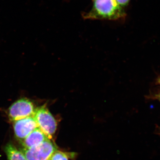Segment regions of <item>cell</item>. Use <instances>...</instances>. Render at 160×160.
I'll list each match as a JSON object with an SVG mask.
<instances>
[{
    "label": "cell",
    "mask_w": 160,
    "mask_h": 160,
    "mask_svg": "<svg viewBox=\"0 0 160 160\" xmlns=\"http://www.w3.org/2000/svg\"><path fill=\"white\" fill-rule=\"evenodd\" d=\"M125 9L116 0H93L91 9L83 14L85 19L118 20L125 17Z\"/></svg>",
    "instance_id": "obj_1"
},
{
    "label": "cell",
    "mask_w": 160,
    "mask_h": 160,
    "mask_svg": "<svg viewBox=\"0 0 160 160\" xmlns=\"http://www.w3.org/2000/svg\"><path fill=\"white\" fill-rule=\"evenodd\" d=\"M38 127L49 139L52 138L57 128L56 120L46 106H42L35 110L33 115Z\"/></svg>",
    "instance_id": "obj_2"
},
{
    "label": "cell",
    "mask_w": 160,
    "mask_h": 160,
    "mask_svg": "<svg viewBox=\"0 0 160 160\" xmlns=\"http://www.w3.org/2000/svg\"><path fill=\"white\" fill-rule=\"evenodd\" d=\"M57 150L54 144L47 139L40 145L21 150L27 160H49L52 153Z\"/></svg>",
    "instance_id": "obj_3"
},
{
    "label": "cell",
    "mask_w": 160,
    "mask_h": 160,
    "mask_svg": "<svg viewBox=\"0 0 160 160\" xmlns=\"http://www.w3.org/2000/svg\"><path fill=\"white\" fill-rule=\"evenodd\" d=\"M34 106L33 103L28 99L24 98L16 101L9 107L8 117L12 122L32 116L34 114Z\"/></svg>",
    "instance_id": "obj_4"
},
{
    "label": "cell",
    "mask_w": 160,
    "mask_h": 160,
    "mask_svg": "<svg viewBox=\"0 0 160 160\" xmlns=\"http://www.w3.org/2000/svg\"><path fill=\"white\" fill-rule=\"evenodd\" d=\"M13 127L16 138L21 142L37 128L38 126L32 116L14 121Z\"/></svg>",
    "instance_id": "obj_5"
},
{
    "label": "cell",
    "mask_w": 160,
    "mask_h": 160,
    "mask_svg": "<svg viewBox=\"0 0 160 160\" xmlns=\"http://www.w3.org/2000/svg\"><path fill=\"white\" fill-rule=\"evenodd\" d=\"M47 139L49 138L38 127L32 132L27 137L20 142L23 148H30L40 145Z\"/></svg>",
    "instance_id": "obj_6"
},
{
    "label": "cell",
    "mask_w": 160,
    "mask_h": 160,
    "mask_svg": "<svg viewBox=\"0 0 160 160\" xmlns=\"http://www.w3.org/2000/svg\"><path fill=\"white\" fill-rule=\"evenodd\" d=\"M9 160H27L23 152L18 150L11 143H8L4 148Z\"/></svg>",
    "instance_id": "obj_7"
},
{
    "label": "cell",
    "mask_w": 160,
    "mask_h": 160,
    "mask_svg": "<svg viewBox=\"0 0 160 160\" xmlns=\"http://www.w3.org/2000/svg\"><path fill=\"white\" fill-rule=\"evenodd\" d=\"M49 160H69L68 154L59 150L55 151Z\"/></svg>",
    "instance_id": "obj_8"
},
{
    "label": "cell",
    "mask_w": 160,
    "mask_h": 160,
    "mask_svg": "<svg viewBox=\"0 0 160 160\" xmlns=\"http://www.w3.org/2000/svg\"><path fill=\"white\" fill-rule=\"evenodd\" d=\"M116 1L119 5L124 9L125 7L128 6L130 0H116Z\"/></svg>",
    "instance_id": "obj_9"
},
{
    "label": "cell",
    "mask_w": 160,
    "mask_h": 160,
    "mask_svg": "<svg viewBox=\"0 0 160 160\" xmlns=\"http://www.w3.org/2000/svg\"></svg>",
    "instance_id": "obj_10"
}]
</instances>
